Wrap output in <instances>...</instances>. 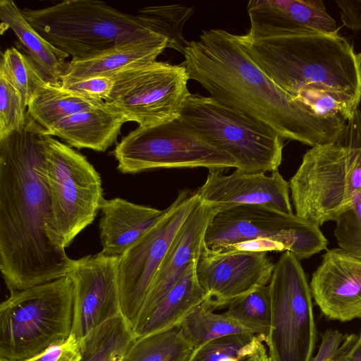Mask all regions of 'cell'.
<instances>
[{
	"label": "cell",
	"instance_id": "obj_41",
	"mask_svg": "<svg viewBox=\"0 0 361 361\" xmlns=\"http://www.w3.org/2000/svg\"><path fill=\"white\" fill-rule=\"evenodd\" d=\"M0 361H6V360H0Z\"/></svg>",
	"mask_w": 361,
	"mask_h": 361
},
{
	"label": "cell",
	"instance_id": "obj_27",
	"mask_svg": "<svg viewBox=\"0 0 361 361\" xmlns=\"http://www.w3.org/2000/svg\"><path fill=\"white\" fill-rule=\"evenodd\" d=\"M194 349L179 324L136 338L124 361H189Z\"/></svg>",
	"mask_w": 361,
	"mask_h": 361
},
{
	"label": "cell",
	"instance_id": "obj_23",
	"mask_svg": "<svg viewBox=\"0 0 361 361\" xmlns=\"http://www.w3.org/2000/svg\"><path fill=\"white\" fill-rule=\"evenodd\" d=\"M1 28L11 29L19 39L23 52L31 59L42 79L60 85L65 74L69 56L53 46L39 34L25 20L13 0L0 1Z\"/></svg>",
	"mask_w": 361,
	"mask_h": 361
},
{
	"label": "cell",
	"instance_id": "obj_13",
	"mask_svg": "<svg viewBox=\"0 0 361 361\" xmlns=\"http://www.w3.org/2000/svg\"><path fill=\"white\" fill-rule=\"evenodd\" d=\"M199 201L197 191L180 190L162 216L118 259L121 312L132 329L176 233Z\"/></svg>",
	"mask_w": 361,
	"mask_h": 361
},
{
	"label": "cell",
	"instance_id": "obj_12",
	"mask_svg": "<svg viewBox=\"0 0 361 361\" xmlns=\"http://www.w3.org/2000/svg\"><path fill=\"white\" fill-rule=\"evenodd\" d=\"M113 88L104 102L126 123L151 127L180 117L190 94V80L183 63L155 61L123 70L111 76Z\"/></svg>",
	"mask_w": 361,
	"mask_h": 361
},
{
	"label": "cell",
	"instance_id": "obj_20",
	"mask_svg": "<svg viewBox=\"0 0 361 361\" xmlns=\"http://www.w3.org/2000/svg\"><path fill=\"white\" fill-rule=\"evenodd\" d=\"M99 253L119 259L125 251L147 232L164 214L159 210L121 197L106 200L100 208Z\"/></svg>",
	"mask_w": 361,
	"mask_h": 361
},
{
	"label": "cell",
	"instance_id": "obj_32",
	"mask_svg": "<svg viewBox=\"0 0 361 361\" xmlns=\"http://www.w3.org/2000/svg\"><path fill=\"white\" fill-rule=\"evenodd\" d=\"M0 75L19 92L27 108L40 75L31 59L16 47L7 48L1 54Z\"/></svg>",
	"mask_w": 361,
	"mask_h": 361
},
{
	"label": "cell",
	"instance_id": "obj_9",
	"mask_svg": "<svg viewBox=\"0 0 361 361\" xmlns=\"http://www.w3.org/2000/svg\"><path fill=\"white\" fill-rule=\"evenodd\" d=\"M113 154L122 173L158 169H236L228 152L211 143L180 117L151 127L137 126L116 144Z\"/></svg>",
	"mask_w": 361,
	"mask_h": 361
},
{
	"label": "cell",
	"instance_id": "obj_40",
	"mask_svg": "<svg viewBox=\"0 0 361 361\" xmlns=\"http://www.w3.org/2000/svg\"><path fill=\"white\" fill-rule=\"evenodd\" d=\"M243 361H271L269 355H267L264 345L257 351L249 356Z\"/></svg>",
	"mask_w": 361,
	"mask_h": 361
},
{
	"label": "cell",
	"instance_id": "obj_38",
	"mask_svg": "<svg viewBox=\"0 0 361 361\" xmlns=\"http://www.w3.org/2000/svg\"><path fill=\"white\" fill-rule=\"evenodd\" d=\"M343 25L353 30H361V0L336 1Z\"/></svg>",
	"mask_w": 361,
	"mask_h": 361
},
{
	"label": "cell",
	"instance_id": "obj_24",
	"mask_svg": "<svg viewBox=\"0 0 361 361\" xmlns=\"http://www.w3.org/2000/svg\"><path fill=\"white\" fill-rule=\"evenodd\" d=\"M192 263L162 300L133 329L135 338L179 325L209 297L199 284Z\"/></svg>",
	"mask_w": 361,
	"mask_h": 361
},
{
	"label": "cell",
	"instance_id": "obj_26",
	"mask_svg": "<svg viewBox=\"0 0 361 361\" xmlns=\"http://www.w3.org/2000/svg\"><path fill=\"white\" fill-rule=\"evenodd\" d=\"M135 338L122 314L111 318L80 339V361H124Z\"/></svg>",
	"mask_w": 361,
	"mask_h": 361
},
{
	"label": "cell",
	"instance_id": "obj_11",
	"mask_svg": "<svg viewBox=\"0 0 361 361\" xmlns=\"http://www.w3.org/2000/svg\"><path fill=\"white\" fill-rule=\"evenodd\" d=\"M45 178L54 221L66 247L100 210L102 179L85 156L49 135Z\"/></svg>",
	"mask_w": 361,
	"mask_h": 361
},
{
	"label": "cell",
	"instance_id": "obj_18",
	"mask_svg": "<svg viewBox=\"0 0 361 361\" xmlns=\"http://www.w3.org/2000/svg\"><path fill=\"white\" fill-rule=\"evenodd\" d=\"M216 213L212 205L200 198L176 233L150 284L136 323L157 305L187 269L197 262L207 228Z\"/></svg>",
	"mask_w": 361,
	"mask_h": 361
},
{
	"label": "cell",
	"instance_id": "obj_36",
	"mask_svg": "<svg viewBox=\"0 0 361 361\" xmlns=\"http://www.w3.org/2000/svg\"><path fill=\"white\" fill-rule=\"evenodd\" d=\"M80 340L71 334L65 341L52 345L24 361H80Z\"/></svg>",
	"mask_w": 361,
	"mask_h": 361
},
{
	"label": "cell",
	"instance_id": "obj_10",
	"mask_svg": "<svg viewBox=\"0 0 361 361\" xmlns=\"http://www.w3.org/2000/svg\"><path fill=\"white\" fill-rule=\"evenodd\" d=\"M286 251L268 284L271 326L265 343L271 361H312L317 339L310 285L302 265Z\"/></svg>",
	"mask_w": 361,
	"mask_h": 361
},
{
	"label": "cell",
	"instance_id": "obj_3",
	"mask_svg": "<svg viewBox=\"0 0 361 361\" xmlns=\"http://www.w3.org/2000/svg\"><path fill=\"white\" fill-rule=\"evenodd\" d=\"M251 60L279 87L299 99L319 92L353 114L361 100V54L338 33L300 32L253 39L238 35Z\"/></svg>",
	"mask_w": 361,
	"mask_h": 361
},
{
	"label": "cell",
	"instance_id": "obj_14",
	"mask_svg": "<svg viewBox=\"0 0 361 361\" xmlns=\"http://www.w3.org/2000/svg\"><path fill=\"white\" fill-rule=\"evenodd\" d=\"M118 258L99 252L78 259L68 274L73 284L71 334L82 339L107 320L122 314Z\"/></svg>",
	"mask_w": 361,
	"mask_h": 361
},
{
	"label": "cell",
	"instance_id": "obj_34",
	"mask_svg": "<svg viewBox=\"0 0 361 361\" xmlns=\"http://www.w3.org/2000/svg\"><path fill=\"white\" fill-rule=\"evenodd\" d=\"M19 92L0 75V138L22 128L27 113Z\"/></svg>",
	"mask_w": 361,
	"mask_h": 361
},
{
	"label": "cell",
	"instance_id": "obj_33",
	"mask_svg": "<svg viewBox=\"0 0 361 361\" xmlns=\"http://www.w3.org/2000/svg\"><path fill=\"white\" fill-rule=\"evenodd\" d=\"M335 221L334 234L340 248L361 259V189Z\"/></svg>",
	"mask_w": 361,
	"mask_h": 361
},
{
	"label": "cell",
	"instance_id": "obj_4",
	"mask_svg": "<svg viewBox=\"0 0 361 361\" xmlns=\"http://www.w3.org/2000/svg\"><path fill=\"white\" fill-rule=\"evenodd\" d=\"M295 214L318 226L336 218L361 189V114L336 142L312 147L289 181Z\"/></svg>",
	"mask_w": 361,
	"mask_h": 361
},
{
	"label": "cell",
	"instance_id": "obj_37",
	"mask_svg": "<svg viewBox=\"0 0 361 361\" xmlns=\"http://www.w3.org/2000/svg\"><path fill=\"white\" fill-rule=\"evenodd\" d=\"M345 334L336 329H327L321 334L322 342L316 356L312 361H330L339 350Z\"/></svg>",
	"mask_w": 361,
	"mask_h": 361
},
{
	"label": "cell",
	"instance_id": "obj_28",
	"mask_svg": "<svg viewBox=\"0 0 361 361\" xmlns=\"http://www.w3.org/2000/svg\"><path fill=\"white\" fill-rule=\"evenodd\" d=\"M215 309L212 299L209 298L180 324L183 335L194 348L219 337L253 334L224 313H215Z\"/></svg>",
	"mask_w": 361,
	"mask_h": 361
},
{
	"label": "cell",
	"instance_id": "obj_39",
	"mask_svg": "<svg viewBox=\"0 0 361 361\" xmlns=\"http://www.w3.org/2000/svg\"><path fill=\"white\" fill-rule=\"evenodd\" d=\"M330 361H361V332L359 336L345 334L338 352Z\"/></svg>",
	"mask_w": 361,
	"mask_h": 361
},
{
	"label": "cell",
	"instance_id": "obj_1",
	"mask_svg": "<svg viewBox=\"0 0 361 361\" xmlns=\"http://www.w3.org/2000/svg\"><path fill=\"white\" fill-rule=\"evenodd\" d=\"M47 135L27 114L22 128L0 138V270L10 293L67 276L75 264L51 209Z\"/></svg>",
	"mask_w": 361,
	"mask_h": 361
},
{
	"label": "cell",
	"instance_id": "obj_19",
	"mask_svg": "<svg viewBox=\"0 0 361 361\" xmlns=\"http://www.w3.org/2000/svg\"><path fill=\"white\" fill-rule=\"evenodd\" d=\"M253 39L300 32L338 33L335 20L321 0H250L247 5Z\"/></svg>",
	"mask_w": 361,
	"mask_h": 361
},
{
	"label": "cell",
	"instance_id": "obj_7",
	"mask_svg": "<svg viewBox=\"0 0 361 361\" xmlns=\"http://www.w3.org/2000/svg\"><path fill=\"white\" fill-rule=\"evenodd\" d=\"M204 243L220 252L289 251L299 260L327 250L328 245L314 223L261 205H241L216 213Z\"/></svg>",
	"mask_w": 361,
	"mask_h": 361
},
{
	"label": "cell",
	"instance_id": "obj_8",
	"mask_svg": "<svg viewBox=\"0 0 361 361\" xmlns=\"http://www.w3.org/2000/svg\"><path fill=\"white\" fill-rule=\"evenodd\" d=\"M180 118L235 160V170L266 173L278 170L284 138L264 123L225 106L212 97L191 94Z\"/></svg>",
	"mask_w": 361,
	"mask_h": 361
},
{
	"label": "cell",
	"instance_id": "obj_17",
	"mask_svg": "<svg viewBox=\"0 0 361 361\" xmlns=\"http://www.w3.org/2000/svg\"><path fill=\"white\" fill-rule=\"evenodd\" d=\"M311 295L323 314L341 322L361 318V259L341 248L327 250L313 273Z\"/></svg>",
	"mask_w": 361,
	"mask_h": 361
},
{
	"label": "cell",
	"instance_id": "obj_22",
	"mask_svg": "<svg viewBox=\"0 0 361 361\" xmlns=\"http://www.w3.org/2000/svg\"><path fill=\"white\" fill-rule=\"evenodd\" d=\"M125 123L122 116L104 102L94 109L60 120L48 130V135L56 136L78 149L104 152L116 142Z\"/></svg>",
	"mask_w": 361,
	"mask_h": 361
},
{
	"label": "cell",
	"instance_id": "obj_31",
	"mask_svg": "<svg viewBox=\"0 0 361 361\" xmlns=\"http://www.w3.org/2000/svg\"><path fill=\"white\" fill-rule=\"evenodd\" d=\"M224 314L252 333L267 336L271 326V298L268 285L234 300Z\"/></svg>",
	"mask_w": 361,
	"mask_h": 361
},
{
	"label": "cell",
	"instance_id": "obj_16",
	"mask_svg": "<svg viewBox=\"0 0 361 361\" xmlns=\"http://www.w3.org/2000/svg\"><path fill=\"white\" fill-rule=\"evenodd\" d=\"M209 171L204 184L197 190L201 200L217 212L241 205H261L285 214H293L289 196V183L279 172L247 173L235 170Z\"/></svg>",
	"mask_w": 361,
	"mask_h": 361
},
{
	"label": "cell",
	"instance_id": "obj_29",
	"mask_svg": "<svg viewBox=\"0 0 361 361\" xmlns=\"http://www.w3.org/2000/svg\"><path fill=\"white\" fill-rule=\"evenodd\" d=\"M193 8L180 4L150 6L141 8L136 15L149 29L168 40V48L182 54L188 42L183 35L184 25Z\"/></svg>",
	"mask_w": 361,
	"mask_h": 361
},
{
	"label": "cell",
	"instance_id": "obj_6",
	"mask_svg": "<svg viewBox=\"0 0 361 361\" xmlns=\"http://www.w3.org/2000/svg\"><path fill=\"white\" fill-rule=\"evenodd\" d=\"M73 317L68 275L10 293L0 305V360L24 361L65 341Z\"/></svg>",
	"mask_w": 361,
	"mask_h": 361
},
{
	"label": "cell",
	"instance_id": "obj_15",
	"mask_svg": "<svg viewBox=\"0 0 361 361\" xmlns=\"http://www.w3.org/2000/svg\"><path fill=\"white\" fill-rule=\"evenodd\" d=\"M274 266L267 252H215L204 243L195 264V274L216 309L268 285Z\"/></svg>",
	"mask_w": 361,
	"mask_h": 361
},
{
	"label": "cell",
	"instance_id": "obj_21",
	"mask_svg": "<svg viewBox=\"0 0 361 361\" xmlns=\"http://www.w3.org/2000/svg\"><path fill=\"white\" fill-rule=\"evenodd\" d=\"M166 48L168 40L161 36L121 44L91 57L71 59L61 83L94 76L111 77L123 70L157 61Z\"/></svg>",
	"mask_w": 361,
	"mask_h": 361
},
{
	"label": "cell",
	"instance_id": "obj_5",
	"mask_svg": "<svg viewBox=\"0 0 361 361\" xmlns=\"http://www.w3.org/2000/svg\"><path fill=\"white\" fill-rule=\"evenodd\" d=\"M20 10L39 34L72 60L91 57L128 42L161 37L136 15L126 14L101 1L66 0L43 8Z\"/></svg>",
	"mask_w": 361,
	"mask_h": 361
},
{
	"label": "cell",
	"instance_id": "obj_2",
	"mask_svg": "<svg viewBox=\"0 0 361 361\" xmlns=\"http://www.w3.org/2000/svg\"><path fill=\"white\" fill-rule=\"evenodd\" d=\"M182 63L189 78L221 104L271 127L285 140L311 147L338 142L347 121L317 114L273 82L247 55L237 35L202 30Z\"/></svg>",
	"mask_w": 361,
	"mask_h": 361
},
{
	"label": "cell",
	"instance_id": "obj_25",
	"mask_svg": "<svg viewBox=\"0 0 361 361\" xmlns=\"http://www.w3.org/2000/svg\"><path fill=\"white\" fill-rule=\"evenodd\" d=\"M104 102L87 99L45 82L38 75L27 105V113L39 126L48 130L60 120L82 111L101 106Z\"/></svg>",
	"mask_w": 361,
	"mask_h": 361
},
{
	"label": "cell",
	"instance_id": "obj_35",
	"mask_svg": "<svg viewBox=\"0 0 361 361\" xmlns=\"http://www.w3.org/2000/svg\"><path fill=\"white\" fill-rule=\"evenodd\" d=\"M61 87L87 99L104 102L113 88V80L108 76H94L61 83Z\"/></svg>",
	"mask_w": 361,
	"mask_h": 361
},
{
	"label": "cell",
	"instance_id": "obj_30",
	"mask_svg": "<svg viewBox=\"0 0 361 361\" xmlns=\"http://www.w3.org/2000/svg\"><path fill=\"white\" fill-rule=\"evenodd\" d=\"M266 336L237 334L219 337L194 349L189 361H243L264 345Z\"/></svg>",
	"mask_w": 361,
	"mask_h": 361
}]
</instances>
